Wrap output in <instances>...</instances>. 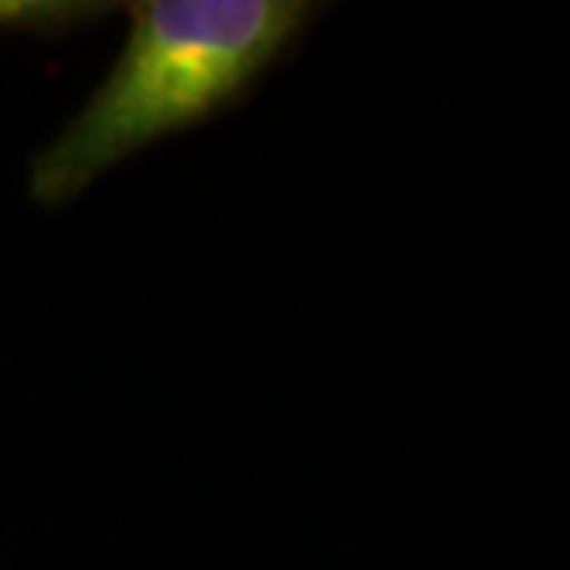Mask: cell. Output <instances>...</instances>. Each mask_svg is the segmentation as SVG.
Here are the masks:
<instances>
[{
    "mask_svg": "<svg viewBox=\"0 0 570 570\" xmlns=\"http://www.w3.org/2000/svg\"><path fill=\"white\" fill-rule=\"evenodd\" d=\"M97 94L33 156L30 197L60 208L141 148L193 130L248 97L318 8L304 0H141Z\"/></svg>",
    "mask_w": 570,
    "mask_h": 570,
    "instance_id": "1",
    "label": "cell"
},
{
    "mask_svg": "<svg viewBox=\"0 0 570 570\" xmlns=\"http://www.w3.org/2000/svg\"><path fill=\"white\" fill-rule=\"evenodd\" d=\"M94 11H105V8H86V4H0V27H11V30H63V27H78V22L94 19Z\"/></svg>",
    "mask_w": 570,
    "mask_h": 570,
    "instance_id": "2",
    "label": "cell"
}]
</instances>
